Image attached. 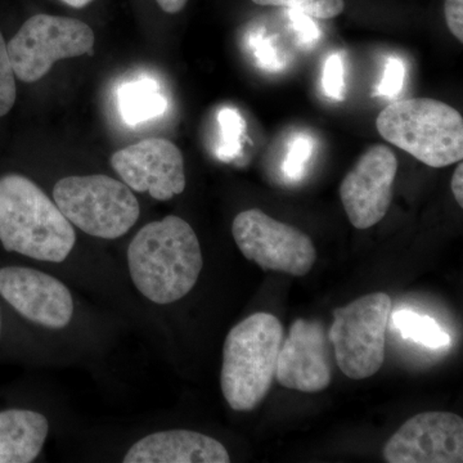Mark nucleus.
<instances>
[{"label": "nucleus", "mask_w": 463, "mask_h": 463, "mask_svg": "<svg viewBox=\"0 0 463 463\" xmlns=\"http://www.w3.org/2000/svg\"><path fill=\"white\" fill-rule=\"evenodd\" d=\"M404 79L405 66L403 61L399 60L398 57H389L377 93L383 99H395L403 90Z\"/></svg>", "instance_id": "nucleus-23"}, {"label": "nucleus", "mask_w": 463, "mask_h": 463, "mask_svg": "<svg viewBox=\"0 0 463 463\" xmlns=\"http://www.w3.org/2000/svg\"><path fill=\"white\" fill-rule=\"evenodd\" d=\"M447 25L459 43H463V0H446L444 3Z\"/></svg>", "instance_id": "nucleus-26"}, {"label": "nucleus", "mask_w": 463, "mask_h": 463, "mask_svg": "<svg viewBox=\"0 0 463 463\" xmlns=\"http://www.w3.org/2000/svg\"><path fill=\"white\" fill-rule=\"evenodd\" d=\"M450 187H452L453 196H455L457 203L463 207V164L461 161H459L458 166L456 167L455 173H453Z\"/></svg>", "instance_id": "nucleus-27"}, {"label": "nucleus", "mask_w": 463, "mask_h": 463, "mask_svg": "<svg viewBox=\"0 0 463 463\" xmlns=\"http://www.w3.org/2000/svg\"><path fill=\"white\" fill-rule=\"evenodd\" d=\"M232 234L243 257L263 270L303 277L316 263L315 243L309 236L261 210L240 213L232 224Z\"/></svg>", "instance_id": "nucleus-8"}, {"label": "nucleus", "mask_w": 463, "mask_h": 463, "mask_svg": "<svg viewBox=\"0 0 463 463\" xmlns=\"http://www.w3.org/2000/svg\"><path fill=\"white\" fill-rule=\"evenodd\" d=\"M251 48L259 65L263 69L269 70V71L281 69L282 61L272 42L268 41L264 36H257V38L251 39Z\"/></svg>", "instance_id": "nucleus-24"}, {"label": "nucleus", "mask_w": 463, "mask_h": 463, "mask_svg": "<svg viewBox=\"0 0 463 463\" xmlns=\"http://www.w3.org/2000/svg\"><path fill=\"white\" fill-rule=\"evenodd\" d=\"M203 265L196 232L175 215L145 225L128 249L134 286L143 297L160 306L190 294L199 281Z\"/></svg>", "instance_id": "nucleus-1"}, {"label": "nucleus", "mask_w": 463, "mask_h": 463, "mask_svg": "<svg viewBox=\"0 0 463 463\" xmlns=\"http://www.w3.org/2000/svg\"><path fill=\"white\" fill-rule=\"evenodd\" d=\"M54 203L70 223L103 240H116L132 230L139 203L124 182L108 175L67 176L54 185Z\"/></svg>", "instance_id": "nucleus-5"}, {"label": "nucleus", "mask_w": 463, "mask_h": 463, "mask_svg": "<svg viewBox=\"0 0 463 463\" xmlns=\"http://www.w3.org/2000/svg\"><path fill=\"white\" fill-rule=\"evenodd\" d=\"M111 165L130 190L152 199L172 200L185 188L181 149L164 138H148L115 152Z\"/></svg>", "instance_id": "nucleus-10"}, {"label": "nucleus", "mask_w": 463, "mask_h": 463, "mask_svg": "<svg viewBox=\"0 0 463 463\" xmlns=\"http://www.w3.org/2000/svg\"><path fill=\"white\" fill-rule=\"evenodd\" d=\"M125 463H228L230 453L221 441L191 430L154 432L137 441Z\"/></svg>", "instance_id": "nucleus-14"}, {"label": "nucleus", "mask_w": 463, "mask_h": 463, "mask_svg": "<svg viewBox=\"0 0 463 463\" xmlns=\"http://www.w3.org/2000/svg\"><path fill=\"white\" fill-rule=\"evenodd\" d=\"M0 332H2V319H0Z\"/></svg>", "instance_id": "nucleus-30"}, {"label": "nucleus", "mask_w": 463, "mask_h": 463, "mask_svg": "<svg viewBox=\"0 0 463 463\" xmlns=\"http://www.w3.org/2000/svg\"><path fill=\"white\" fill-rule=\"evenodd\" d=\"M330 340L321 322L298 318L283 337L276 379L286 389L319 392L332 381Z\"/></svg>", "instance_id": "nucleus-13"}, {"label": "nucleus", "mask_w": 463, "mask_h": 463, "mask_svg": "<svg viewBox=\"0 0 463 463\" xmlns=\"http://www.w3.org/2000/svg\"><path fill=\"white\" fill-rule=\"evenodd\" d=\"M0 295L30 322L61 330L71 322V292L53 276L26 267L0 269Z\"/></svg>", "instance_id": "nucleus-12"}, {"label": "nucleus", "mask_w": 463, "mask_h": 463, "mask_svg": "<svg viewBox=\"0 0 463 463\" xmlns=\"http://www.w3.org/2000/svg\"><path fill=\"white\" fill-rule=\"evenodd\" d=\"M392 310L385 292L364 295L334 310L328 340L341 373L349 379H368L383 367Z\"/></svg>", "instance_id": "nucleus-6"}, {"label": "nucleus", "mask_w": 463, "mask_h": 463, "mask_svg": "<svg viewBox=\"0 0 463 463\" xmlns=\"http://www.w3.org/2000/svg\"><path fill=\"white\" fill-rule=\"evenodd\" d=\"M221 124L222 143L219 146L221 158H233L240 155L242 148V137L246 124L236 109L225 108L218 116Z\"/></svg>", "instance_id": "nucleus-19"}, {"label": "nucleus", "mask_w": 463, "mask_h": 463, "mask_svg": "<svg viewBox=\"0 0 463 463\" xmlns=\"http://www.w3.org/2000/svg\"><path fill=\"white\" fill-rule=\"evenodd\" d=\"M0 242L9 252L61 263L74 249L76 234L56 203L26 176H0Z\"/></svg>", "instance_id": "nucleus-2"}, {"label": "nucleus", "mask_w": 463, "mask_h": 463, "mask_svg": "<svg viewBox=\"0 0 463 463\" xmlns=\"http://www.w3.org/2000/svg\"><path fill=\"white\" fill-rule=\"evenodd\" d=\"M283 337L281 322L269 313H255L232 328L221 371L222 392L232 410L249 412L267 397Z\"/></svg>", "instance_id": "nucleus-3"}, {"label": "nucleus", "mask_w": 463, "mask_h": 463, "mask_svg": "<svg viewBox=\"0 0 463 463\" xmlns=\"http://www.w3.org/2000/svg\"><path fill=\"white\" fill-rule=\"evenodd\" d=\"M16 96V75L9 60L7 43L0 33V118L14 108Z\"/></svg>", "instance_id": "nucleus-21"}, {"label": "nucleus", "mask_w": 463, "mask_h": 463, "mask_svg": "<svg viewBox=\"0 0 463 463\" xmlns=\"http://www.w3.org/2000/svg\"><path fill=\"white\" fill-rule=\"evenodd\" d=\"M383 458L389 463H461L463 420L449 412L417 414L389 439Z\"/></svg>", "instance_id": "nucleus-11"}, {"label": "nucleus", "mask_w": 463, "mask_h": 463, "mask_svg": "<svg viewBox=\"0 0 463 463\" xmlns=\"http://www.w3.org/2000/svg\"><path fill=\"white\" fill-rule=\"evenodd\" d=\"M157 5L166 14H178L187 5L188 0H156Z\"/></svg>", "instance_id": "nucleus-28"}, {"label": "nucleus", "mask_w": 463, "mask_h": 463, "mask_svg": "<svg viewBox=\"0 0 463 463\" xmlns=\"http://www.w3.org/2000/svg\"><path fill=\"white\" fill-rule=\"evenodd\" d=\"M50 432L47 417L30 410L0 412V463H30L41 455Z\"/></svg>", "instance_id": "nucleus-15"}, {"label": "nucleus", "mask_w": 463, "mask_h": 463, "mask_svg": "<svg viewBox=\"0 0 463 463\" xmlns=\"http://www.w3.org/2000/svg\"><path fill=\"white\" fill-rule=\"evenodd\" d=\"M93 30L76 18L35 14L21 26L7 44L14 75L24 83H35L60 60L93 56Z\"/></svg>", "instance_id": "nucleus-7"}, {"label": "nucleus", "mask_w": 463, "mask_h": 463, "mask_svg": "<svg viewBox=\"0 0 463 463\" xmlns=\"http://www.w3.org/2000/svg\"><path fill=\"white\" fill-rule=\"evenodd\" d=\"M255 5L286 7L318 20L340 16L345 9V0H252Z\"/></svg>", "instance_id": "nucleus-18"}, {"label": "nucleus", "mask_w": 463, "mask_h": 463, "mask_svg": "<svg viewBox=\"0 0 463 463\" xmlns=\"http://www.w3.org/2000/svg\"><path fill=\"white\" fill-rule=\"evenodd\" d=\"M313 151H315V142L310 137L304 136V134L295 137L289 143L288 155L283 161L282 169L285 175L291 181H298L303 178L307 161L312 157Z\"/></svg>", "instance_id": "nucleus-20"}, {"label": "nucleus", "mask_w": 463, "mask_h": 463, "mask_svg": "<svg viewBox=\"0 0 463 463\" xmlns=\"http://www.w3.org/2000/svg\"><path fill=\"white\" fill-rule=\"evenodd\" d=\"M118 105L125 123L138 125L165 114L167 100L152 79L123 84L118 90Z\"/></svg>", "instance_id": "nucleus-16"}, {"label": "nucleus", "mask_w": 463, "mask_h": 463, "mask_svg": "<svg viewBox=\"0 0 463 463\" xmlns=\"http://www.w3.org/2000/svg\"><path fill=\"white\" fill-rule=\"evenodd\" d=\"M385 141L430 167H446L463 158V118L452 106L431 99L392 103L376 120Z\"/></svg>", "instance_id": "nucleus-4"}, {"label": "nucleus", "mask_w": 463, "mask_h": 463, "mask_svg": "<svg viewBox=\"0 0 463 463\" xmlns=\"http://www.w3.org/2000/svg\"><path fill=\"white\" fill-rule=\"evenodd\" d=\"M65 5H70L72 8H84L85 5H90L93 0H61Z\"/></svg>", "instance_id": "nucleus-29"}, {"label": "nucleus", "mask_w": 463, "mask_h": 463, "mask_svg": "<svg viewBox=\"0 0 463 463\" xmlns=\"http://www.w3.org/2000/svg\"><path fill=\"white\" fill-rule=\"evenodd\" d=\"M392 319L404 339L413 340L431 349L450 345L449 335L430 317L419 315L412 310H399Z\"/></svg>", "instance_id": "nucleus-17"}, {"label": "nucleus", "mask_w": 463, "mask_h": 463, "mask_svg": "<svg viewBox=\"0 0 463 463\" xmlns=\"http://www.w3.org/2000/svg\"><path fill=\"white\" fill-rule=\"evenodd\" d=\"M289 18H291L292 26L298 33L300 44L312 45L318 39V27L313 23L312 17L289 9Z\"/></svg>", "instance_id": "nucleus-25"}, {"label": "nucleus", "mask_w": 463, "mask_h": 463, "mask_svg": "<svg viewBox=\"0 0 463 463\" xmlns=\"http://www.w3.org/2000/svg\"><path fill=\"white\" fill-rule=\"evenodd\" d=\"M397 173V156L386 146H373L362 155L340 185L341 203L353 227L368 230L385 218Z\"/></svg>", "instance_id": "nucleus-9"}, {"label": "nucleus", "mask_w": 463, "mask_h": 463, "mask_svg": "<svg viewBox=\"0 0 463 463\" xmlns=\"http://www.w3.org/2000/svg\"><path fill=\"white\" fill-rule=\"evenodd\" d=\"M323 90L326 96L334 100L345 99V71H344L343 58L334 53L326 61L323 67Z\"/></svg>", "instance_id": "nucleus-22"}]
</instances>
